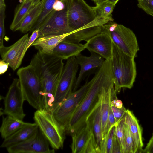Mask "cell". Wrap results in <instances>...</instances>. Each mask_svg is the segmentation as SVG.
Returning a JSON list of instances; mask_svg holds the SVG:
<instances>
[{
	"label": "cell",
	"mask_w": 153,
	"mask_h": 153,
	"mask_svg": "<svg viewBox=\"0 0 153 153\" xmlns=\"http://www.w3.org/2000/svg\"><path fill=\"white\" fill-rule=\"evenodd\" d=\"M138 1V7L148 14L153 17V0H140Z\"/></svg>",
	"instance_id": "d6a6232c"
},
{
	"label": "cell",
	"mask_w": 153,
	"mask_h": 153,
	"mask_svg": "<svg viewBox=\"0 0 153 153\" xmlns=\"http://www.w3.org/2000/svg\"><path fill=\"white\" fill-rule=\"evenodd\" d=\"M91 53L89 56H84L81 53L75 56L80 69L74 84L73 92L77 90L86 72L96 68H100L105 62V59L100 55L94 53Z\"/></svg>",
	"instance_id": "9a60e30c"
},
{
	"label": "cell",
	"mask_w": 153,
	"mask_h": 153,
	"mask_svg": "<svg viewBox=\"0 0 153 153\" xmlns=\"http://www.w3.org/2000/svg\"><path fill=\"white\" fill-rule=\"evenodd\" d=\"M33 119L52 148L55 150L62 148L66 132L52 112L44 109L36 110Z\"/></svg>",
	"instance_id": "5b68a950"
},
{
	"label": "cell",
	"mask_w": 153,
	"mask_h": 153,
	"mask_svg": "<svg viewBox=\"0 0 153 153\" xmlns=\"http://www.w3.org/2000/svg\"><path fill=\"white\" fill-rule=\"evenodd\" d=\"M45 0H41L29 11L26 16L17 26L14 31L23 33L30 31L42 10Z\"/></svg>",
	"instance_id": "7402d4cb"
},
{
	"label": "cell",
	"mask_w": 153,
	"mask_h": 153,
	"mask_svg": "<svg viewBox=\"0 0 153 153\" xmlns=\"http://www.w3.org/2000/svg\"><path fill=\"white\" fill-rule=\"evenodd\" d=\"M86 95L71 118L65 132L71 136L85 124L101 99L102 88L114 85L111 59H105L92 78Z\"/></svg>",
	"instance_id": "6da1fadb"
},
{
	"label": "cell",
	"mask_w": 153,
	"mask_h": 153,
	"mask_svg": "<svg viewBox=\"0 0 153 153\" xmlns=\"http://www.w3.org/2000/svg\"><path fill=\"white\" fill-rule=\"evenodd\" d=\"M114 106L119 108H121L124 107L121 100L118 99L116 100Z\"/></svg>",
	"instance_id": "ab89813d"
},
{
	"label": "cell",
	"mask_w": 153,
	"mask_h": 153,
	"mask_svg": "<svg viewBox=\"0 0 153 153\" xmlns=\"http://www.w3.org/2000/svg\"><path fill=\"white\" fill-rule=\"evenodd\" d=\"M86 44L76 43L63 40L54 48L53 54L63 60L76 56L86 49Z\"/></svg>",
	"instance_id": "ac0fdd59"
},
{
	"label": "cell",
	"mask_w": 153,
	"mask_h": 153,
	"mask_svg": "<svg viewBox=\"0 0 153 153\" xmlns=\"http://www.w3.org/2000/svg\"><path fill=\"white\" fill-rule=\"evenodd\" d=\"M66 1H63L58 0L53 5V10L56 11H59L64 9L66 6Z\"/></svg>",
	"instance_id": "8d00e7d4"
},
{
	"label": "cell",
	"mask_w": 153,
	"mask_h": 153,
	"mask_svg": "<svg viewBox=\"0 0 153 153\" xmlns=\"http://www.w3.org/2000/svg\"><path fill=\"white\" fill-rule=\"evenodd\" d=\"M86 49L95 53L105 59H111L113 42L109 35L103 28L100 33L94 36L85 43Z\"/></svg>",
	"instance_id": "5bb4252c"
},
{
	"label": "cell",
	"mask_w": 153,
	"mask_h": 153,
	"mask_svg": "<svg viewBox=\"0 0 153 153\" xmlns=\"http://www.w3.org/2000/svg\"><path fill=\"white\" fill-rule=\"evenodd\" d=\"M125 137L123 153H135L134 140L128 126L124 123Z\"/></svg>",
	"instance_id": "83f0119b"
},
{
	"label": "cell",
	"mask_w": 153,
	"mask_h": 153,
	"mask_svg": "<svg viewBox=\"0 0 153 153\" xmlns=\"http://www.w3.org/2000/svg\"><path fill=\"white\" fill-rule=\"evenodd\" d=\"M119 0H106V1L116 4Z\"/></svg>",
	"instance_id": "b9f144b4"
},
{
	"label": "cell",
	"mask_w": 153,
	"mask_h": 153,
	"mask_svg": "<svg viewBox=\"0 0 153 153\" xmlns=\"http://www.w3.org/2000/svg\"><path fill=\"white\" fill-rule=\"evenodd\" d=\"M17 74L25 101L36 110L42 109V86L34 67L30 64L21 68Z\"/></svg>",
	"instance_id": "277c9868"
},
{
	"label": "cell",
	"mask_w": 153,
	"mask_h": 153,
	"mask_svg": "<svg viewBox=\"0 0 153 153\" xmlns=\"http://www.w3.org/2000/svg\"><path fill=\"white\" fill-rule=\"evenodd\" d=\"M29 37L27 33L12 45L0 47L2 59L9 64V66L15 71L21 65L27 51L26 48Z\"/></svg>",
	"instance_id": "4fadbf2b"
},
{
	"label": "cell",
	"mask_w": 153,
	"mask_h": 153,
	"mask_svg": "<svg viewBox=\"0 0 153 153\" xmlns=\"http://www.w3.org/2000/svg\"><path fill=\"white\" fill-rule=\"evenodd\" d=\"M58 0L65 1L67 0H45L42 12L30 31L33 32L39 28L47 17L53 10L54 4Z\"/></svg>",
	"instance_id": "4316f807"
},
{
	"label": "cell",
	"mask_w": 153,
	"mask_h": 153,
	"mask_svg": "<svg viewBox=\"0 0 153 153\" xmlns=\"http://www.w3.org/2000/svg\"><path fill=\"white\" fill-rule=\"evenodd\" d=\"M3 99L4 107L1 115L10 116L23 120L26 116L23 107L25 100L19 79H13Z\"/></svg>",
	"instance_id": "8fae6325"
},
{
	"label": "cell",
	"mask_w": 153,
	"mask_h": 153,
	"mask_svg": "<svg viewBox=\"0 0 153 153\" xmlns=\"http://www.w3.org/2000/svg\"><path fill=\"white\" fill-rule=\"evenodd\" d=\"M4 1V0H3Z\"/></svg>",
	"instance_id": "bcb514c9"
},
{
	"label": "cell",
	"mask_w": 153,
	"mask_h": 153,
	"mask_svg": "<svg viewBox=\"0 0 153 153\" xmlns=\"http://www.w3.org/2000/svg\"><path fill=\"white\" fill-rule=\"evenodd\" d=\"M116 4L107 1L96 4L94 7L98 17L113 21L112 13Z\"/></svg>",
	"instance_id": "484cf974"
},
{
	"label": "cell",
	"mask_w": 153,
	"mask_h": 153,
	"mask_svg": "<svg viewBox=\"0 0 153 153\" xmlns=\"http://www.w3.org/2000/svg\"><path fill=\"white\" fill-rule=\"evenodd\" d=\"M5 4H0V47L3 46V39L5 35L4 20L5 17Z\"/></svg>",
	"instance_id": "1f68e13d"
},
{
	"label": "cell",
	"mask_w": 153,
	"mask_h": 153,
	"mask_svg": "<svg viewBox=\"0 0 153 153\" xmlns=\"http://www.w3.org/2000/svg\"><path fill=\"white\" fill-rule=\"evenodd\" d=\"M63 60L53 54L38 51L30 64L34 68L43 88L42 109L51 111L56 87L64 64Z\"/></svg>",
	"instance_id": "7a4b0ae2"
},
{
	"label": "cell",
	"mask_w": 153,
	"mask_h": 153,
	"mask_svg": "<svg viewBox=\"0 0 153 153\" xmlns=\"http://www.w3.org/2000/svg\"><path fill=\"white\" fill-rule=\"evenodd\" d=\"M122 153V152L119 141L114 134L111 153Z\"/></svg>",
	"instance_id": "e575fe53"
},
{
	"label": "cell",
	"mask_w": 153,
	"mask_h": 153,
	"mask_svg": "<svg viewBox=\"0 0 153 153\" xmlns=\"http://www.w3.org/2000/svg\"><path fill=\"white\" fill-rule=\"evenodd\" d=\"M27 123L12 116H3L0 128L2 138L4 139L8 138Z\"/></svg>",
	"instance_id": "603a6c76"
},
{
	"label": "cell",
	"mask_w": 153,
	"mask_h": 153,
	"mask_svg": "<svg viewBox=\"0 0 153 153\" xmlns=\"http://www.w3.org/2000/svg\"><path fill=\"white\" fill-rule=\"evenodd\" d=\"M26 0H23V1H26Z\"/></svg>",
	"instance_id": "ee69618b"
},
{
	"label": "cell",
	"mask_w": 153,
	"mask_h": 153,
	"mask_svg": "<svg viewBox=\"0 0 153 153\" xmlns=\"http://www.w3.org/2000/svg\"><path fill=\"white\" fill-rule=\"evenodd\" d=\"M69 33L62 35H49L39 37L32 44L40 52L47 54H52L58 44L64 40Z\"/></svg>",
	"instance_id": "d6986e66"
},
{
	"label": "cell",
	"mask_w": 153,
	"mask_h": 153,
	"mask_svg": "<svg viewBox=\"0 0 153 153\" xmlns=\"http://www.w3.org/2000/svg\"><path fill=\"white\" fill-rule=\"evenodd\" d=\"M79 66L75 56L67 59L56 87L52 112L72 92Z\"/></svg>",
	"instance_id": "ba28073f"
},
{
	"label": "cell",
	"mask_w": 153,
	"mask_h": 153,
	"mask_svg": "<svg viewBox=\"0 0 153 153\" xmlns=\"http://www.w3.org/2000/svg\"><path fill=\"white\" fill-rule=\"evenodd\" d=\"M134 58L126 54L113 42L111 61L116 93L119 92L122 88L131 89L133 87L137 75Z\"/></svg>",
	"instance_id": "3957f363"
},
{
	"label": "cell",
	"mask_w": 153,
	"mask_h": 153,
	"mask_svg": "<svg viewBox=\"0 0 153 153\" xmlns=\"http://www.w3.org/2000/svg\"><path fill=\"white\" fill-rule=\"evenodd\" d=\"M9 64L4 60L0 61V74L1 75L4 74L7 70Z\"/></svg>",
	"instance_id": "f35d334b"
},
{
	"label": "cell",
	"mask_w": 153,
	"mask_h": 153,
	"mask_svg": "<svg viewBox=\"0 0 153 153\" xmlns=\"http://www.w3.org/2000/svg\"><path fill=\"white\" fill-rule=\"evenodd\" d=\"M92 81H87L79 89L72 92L52 112L53 115L65 131L69 121L86 95Z\"/></svg>",
	"instance_id": "9c48e42d"
},
{
	"label": "cell",
	"mask_w": 153,
	"mask_h": 153,
	"mask_svg": "<svg viewBox=\"0 0 153 153\" xmlns=\"http://www.w3.org/2000/svg\"><path fill=\"white\" fill-rule=\"evenodd\" d=\"M91 130L94 135L98 149L101 153L102 142L101 99L88 118Z\"/></svg>",
	"instance_id": "ffe728a7"
},
{
	"label": "cell",
	"mask_w": 153,
	"mask_h": 153,
	"mask_svg": "<svg viewBox=\"0 0 153 153\" xmlns=\"http://www.w3.org/2000/svg\"><path fill=\"white\" fill-rule=\"evenodd\" d=\"M68 1L63 10H53L47 17L39 30V38L49 35H62L71 33L68 17Z\"/></svg>",
	"instance_id": "30bf717a"
},
{
	"label": "cell",
	"mask_w": 153,
	"mask_h": 153,
	"mask_svg": "<svg viewBox=\"0 0 153 153\" xmlns=\"http://www.w3.org/2000/svg\"><path fill=\"white\" fill-rule=\"evenodd\" d=\"M82 153H100L92 131Z\"/></svg>",
	"instance_id": "4dcf8cb0"
},
{
	"label": "cell",
	"mask_w": 153,
	"mask_h": 153,
	"mask_svg": "<svg viewBox=\"0 0 153 153\" xmlns=\"http://www.w3.org/2000/svg\"><path fill=\"white\" fill-rule=\"evenodd\" d=\"M111 106L116 123L123 117L127 110L124 107L121 108H119L113 105H111Z\"/></svg>",
	"instance_id": "836d02e7"
},
{
	"label": "cell",
	"mask_w": 153,
	"mask_h": 153,
	"mask_svg": "<svg viewBox=\"0 0 153 153\" xmlns=\"http://www.w3.org/2000/svg\"><path fill=\"white\" fill-rule=\"evenodd\" d=\"M91 131L89 123L87 120L83 127L71 135V148L73 153H82Z\"/></svg>",
	"instance_id": "44dd1931"
},
{
	"label": "cell",
	"mask_w": 153,
	"mask_h": 153,
	"mask_svg": "<svg viewBox=\"0 0 153 153\" xmlns=\"http://www.w3.org/2000/svg\"><path fill=\"white\" fill-rule=\"evenodd\" d=\"M139 0H138V1H139Z\"/></svg>",
	"instance_id": "f6af8a7d"
},
{
	"label": "cell",
	"mask_w": 153,
	"mask_h": 153,
	"mask_svg": "<svg viewBox=\"0 0 153 153\" xmlns=\"http://www.w3.org/2000/svg\"><path fill=\"white\" fill-rule=\"evenodd\" d=\"M38 129V126L35 123H28L13 134L4 139L0 147L7 148L23 142L33 135Z\"/></svg>",
	"instance_id": "2e32d148"
},
{
	"label": "cell",
	"mask_w": 153,
	"mask_h": 153,
	"mask_svg": "<svg viewBox=\"0 0 153 153\" xmlns=\"http://www.w3.org/2000/svg\"><path fill=\"white\" fill-rule=\"evenodd\" d=\"M39 29H36L32 32L30 36L29 37L27 44L26 51L31 46L33 42L39 38Z\"/></svg>",
	"instance_id": "d590c367"
},
{
	"label": "cell",
	"mask_w": 153,
	"mask_h": 153,
	"mask_svg": "<svg viewBox=\"0 0 153 153\" xmlns=\"http://www.w3.org/2000/svg\"><path fill=\"white\" fill-rule=\"evenodd\" d=\"M93 1L96 4H99L106 0H91Z\"/></svg>",
	"instance_id": "60d3db41"
},
{
	"label": "cell",
	"mask_w": 153,
	"mask_h": 153,
	"mask_svg": "<svg viewBox=\"0 0 153 153\" xmlns=\"http://www.w3.org/2000/svg\"><path fill=\"white\" fill-rule=\"evenodd\" d=\"M124 118L123 117L117 122L115 125L114 134L117 138L120 145L122 153H123L125 132L124 129Z\"/></svg>",
	"instance_id": "f546056e"
},
{
	"label": "cell",
	"mask_w": 153,
	"mask_h": 153,
	"mask_svg": "<svg viewBox=\"0 0 153 153\" xmlns=\"http://www.w3.org/2000/svg\"><path fill=\"white\" fill-rule=\"evenodd\" d=\"M114 85L102 88L101 94L102 140L104 137L110 108L111 90Z\"/></svg>",
	"instance_id": "cb8c5ba5"
},
{
	"label": "cell",
	"mask_w": 153,
	"mask_h": 153,
	"mask_svg": "<svg viewBox=\"0 0 153 153\" xmlns=\"http://www.w3.org/2000/svg\"><path fill=\"white\" fill-rule=\"evenodd\" d=\"M68 17L71 33L91 23L98 17L94 7L84 0H68Z\"/></svg>",
	"instance_id": "52a82bcc"
},
{
	"label": "cell",
	"mask_w": 153,
	"mask_h": 153,
	"mask_svg": "<svg viewBox=\"0 0 153 153\" xmlns=\"http://www.w3.org/2000/svg\"><path fill=\"white\" fill-rule=\"evenodd\" d=\"M36 2H38L40 1L41 0H34Z\"/></svg>",
	"instance_id": "7bdbcfd3"
},
{
	"label": "cell",
	"mask_w": 153,
	"mask_h": 153,
	"mask_svg": "<svg viewBox=\"0 0 153 153\" xmlns=\"http://www.w3.org/2000/svg\"><path fill=\"white\" fill-rule=\"evenodd\" d=\"M34 6L32 5L31 0L23 1L15 13L13 21L10 26V29L14 31L16 27L26 16L30 10Z\"/></svg>",
	"instance_id": "d4e9b609"
},
{
	"label": "cell",
	"mask_w": 153,
	"mask_h": 153,
	"mask_svg": "<svg viewBox=\"0 0 153 153\" xmlns=\"http://www.w3.org/2000/svg\"><path fill=\"white\" fill-rule=\"evenodd\" d=\"M103 29L114 43L122 51L134 58L137 56L139 48L136 37L132 30L113 21L104 24Z\"/></svg>",
	"instance_id": "8992f818"
},
{
	"label": "cell",
	"mask_w": 153,
	"mask_h": 153,
	"mask_svg": "<svg viewBox=\"0 0 153 153\" xmlns=\"http://www.w3.org/2000/svg\"><path fill=\"white\" fill-rule=\"evenodd\" d=\"M50 144L40 129L27 140L6 149L9 153H54Z\"/></svg>",
	"instance_id": "7c38bea8"
},
{
	"label": "cell",
	"mask_w": 153,
	"mask_h": 153,
	"mask_svg": "<svg viewBox=\"0 0 153 153\" xmlns=\"http://www.w3.org/2000/svg\"><path fill=\"white\" fill-rule=\"evenodd\" d=\"M147 153H153V134L144 149L143 152Z\"/></svg>",
	"instance_id": "74e56055"
},
{
	"label": "cell",
	"mask_w": 153,
	"mask_h": 153,
	"mask_svg": "<svg viewBox=\"0 0 153 153\" xmlns=\"http://www.w3.org/2000/svg\"><path fill=\"white\" fill-rule=\"evenodd\" d=\"M115 125L112 126L107 134L103 140L101 147V153H111Z\"/></svg>",
	"instance_id": "f1b7e54d"
},
{
	"label": "cell",
	"mask_w": 153,
	"mask_h": 153,
	"mask_svg": "<svg viewBox=\"0 0 153 153\" xmlns=\"http://www.w3.org/2000/svg\"><path fill=\"white\" fill-rule=\"evenodd\" d=\"M124 118V123L128 126L133 138L135 153L143 152L142 130L137 119L133 113L128 109Z\"/></svg>",
	"instance_id": "e0dca14e"
}]
</instances>
